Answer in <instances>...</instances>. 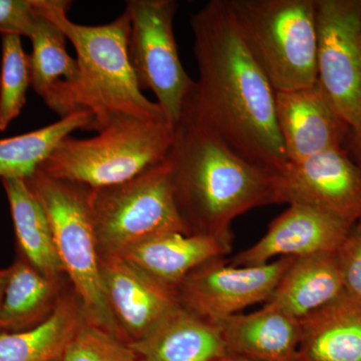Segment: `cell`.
<instances>
[{
    "label": "cell",
    "instance_id": "obj_26",
    "mask_svg": "<svg viewBox=\"0 0 361 361\" xmlns=\"http://www.w3.org/2000/svg\"><path fill=\"white\" fill-rule=\"evenodd\" d=\"M61 361H137L127 342L87 322L85 316L68 342Z\"/></svg>",
    "mask_w": 361,
    "mask_h": 361
},
{
    "label": "cell",
    "instance_id": "obj_3",
    "mask_svg": "<svg viewBox=\"0 0 361 361\" xmlns=\"http://www.w3.org/2000/svg\"><path fill=\"white\" fill-rule=\"evenodd\" d=\"M35 11L49 18L77 51L78 75L71 84L59 85L45 102L61 118L78 111L92 116L90 130L101 132L118 118L165 121L160 106L142 94L130 63V21L123 11L103 25H82L71 21V1L33 0Z\"/></svg>",
    "mask_w": 361,
    "mask_h": 361
},
{
    "label": "cell",
    "instance_id": "obj_19",
    "mask_svg": "<svg viewBox=\"0 0 361 361\" xmlns=\"http://www.w3.org/2000/svg\"><path fill=\"white\" fill-rule=\"evenodd\" d=\"M344 292L337 252L294 258L266 305L301 320Z\"/></svg>",
    "mask_w": 361,
    "mask_h": 361
},
{
    "label": "cell",
    "instance_id": "obj_25",
    "mask_svg": "<svg viewBox=\"0 0 361 361\" xmlns=\"http://www.w3.org/2000/svg\"><path fill=\"white\" fill-rule=\"evenodd\" d=\"M0 71V130L7 129L18 118L26 102V92L32 85L30 56L25 54L20 35H2Z\"/></svg>",
    "mask_w": 361,
    "mask_h": 361
},
{
    "label": "cell",
    "instance_id": "obj_10",
    "mask_svg": "<svg viewBox=\"0 0 361 361\" xmlns=\"http://www.w3.org/2000/svg\"><path fill=\"white\" fill-rule=\"evenodd\" d=\"M293 259L257 266H233L225 257L213 259L185 278L176 290L178 301L190 312L219 324L254 304L267 302Z\"/></svg>",
    "mask_w": 361,
    "mask_h": 361
},
{
    "label": "cell",
    "instance_id": "obj_2",
    "mask_svg": "<svg viewBox=\"0 0 361 361\" xmlns=\"http://www.w3.org/2000/svg\"><path fill=\"white\" fill-rule=\"evenodd\" d=\"M166 161L189 234L232 246L233 221L252 209L277 204L274 173L238 155L193 118L180 116Z\"/></svg>",
    "mask_w": 361,
    "mask_h": 361
},
{
    "label": "cell",
    "instance_id": "obj_29",
    "mask_svg": "<svg viewBox=\"0 0 361 361\" xmlns=\"http://www.w3.org/2000/svg\"><path fill=\"white\" fill-rule=\"evenodd\" d=\"M349 151L351 152L353 156L355 157L356 161L360 164L361 167V135H350L348 142Z\"/></svg>",
    "mask_w": 361,
    "mask_h": 361
},
{
    "label": "cell",
    "instance_id": "obj_24",
    "mask_svg": "<svg viewBox=\"0 0 361 361\" xmlns=\"http://www.w3.org/2000/svg\"><path fill=\"white\" fill-rule=\"evenodd\" d=\"M30 39L32 87L45 103L59 85L75 82L78 61L66 51V37L61 28L37 11Z\"/></svg>",
    "mask_w": 361,
    "mask_h": 361
},
{
    "label": "cell",
    "instance_id": "obj_22",
    "mask_svg": "<svg viewBox=\"0 0 361 361\" xmlns=\"http://www.w3.org/2000/svg\"><path fill=\"white\" fill-rule=\"evenodd\" d=\"M84 318L77 297L63 296L42 324L16 332H0V361H51L61 357Z\"/></svg>",
    "mask_w": 361,
    "mask_h": 361
},
{
    "label": "cell",
    "instance_id": "obj_4",
    "mask_svg": "<svg viewBox=\"0 0 361 361\" xmlns=\"http://www.w3.org/2000/svg\"><path fill=\"white\" fill-rule=\"evenodd\" d=\"M240 37L275 92L317 82L315 0H226Z\"/></svg>",
    "mask_w": 361,
    "mask_h": 361
},
{
    "label": "cell",
    "instance_id": "obj_21",
    "mask_svg": "<svg viewBox=\"0 0 361 361\" xmlns=\"http://www.w3.org/2000/svg\"><path fill=\"white\" fill-rule=\"evenodd\" d=\"M2 183L23 258L44 276L59 280L65 271L56 252L51 223L44 207L25 180H2Z\"/></svg>",
    "mask_w": 361,
    "mask_h": 361
},
{
    "label": "cell",
    "instance_id": "obj_20",
    "mask_svg": "<svg viewBox=\"0 0 361 361\" xmlns=\"http://www.w3.org/2000/svg\"><path fill=\"white\" fill-rule=\"evenodd\" d=\"M61 295L59 280L44 276L25 258L9 267L0 310V332L33 329L51 317Z\"/></svg>",
    "mask_w": 361,
    "mask_h": 361
},
{
    "label": "cell",
    "instance_id": "obj_11",
    "mask_svg": "<svg viewBox=\"0 0 361 361\" xmlns=\"http://www.w3.org/2000/svg\"><path fill=\"white\" fill-rule=\"evenodd\" d=\"M276 178L277 204H302L350 226L361 218V167L348 146L291 163Z\"/></svg>",
    "mask_w": 361,
    "mask_h": 361
},
{
    "label": "cell",
    "instance_id": "obj_15",
    "mask_svg": "<svg viewBox=\"0 0 361 361\" xmlns=\"http://www.w3.org/2000/svg\"><path fill=\"white\" fill-rule=\"evenodd\" d=\"M227 355L250 361H297L301 339L300 320L263 306L239 313L219 324Z\"/></svg>",
    "mask_w": 361,
    "mask_h": 361
},
{
    "label": "cell",
    "instance_id": "obj_32",
    "mask_svg": "<svg viewBox=\"0 0 361 361\" xmlns=\"http://www.w3.org/2000/svg\"><path fill=\"white\" fill-rule=\"evenodd\" d=\"M51 361H61V357L56 358V360H52Z\"/></svg>",
    "mask_w": 361,
    "mask_h": 361
},
{
    "label": "cell",
    "instance_id": "obj_23",
    "mask_svg": "<svg viewBox=\"0 0 361 361\" xmlns=\"http://www.w3.org/2000/svg\"><path fill=\"white\" fill-rule=\"evenodd\" d=\"M92 123L90 111H78L42 129L0 140V178L28 179L66 137L78 129L90 130Z\"/></svg>",
    "mask_w": 361,
    "mask_h": 361
},
{
    "label": "cell",
    "instance_id": "obj_13",
    "mask_svg": "<svg viewBox=\"0 0 361 361\" xmlns=\"http://www.w3.org/2000/svg\"><path fill=\"white\" fill-rule=\"evenodd\" d=\"M101 276L109 305L128 343L148 336L180 306L175 290L121 256H101Z\"/></svg>",
    "mask_w": 361,
    "mask_h": 361
},
{
    "label": "cell",
    "instance_id": "obj_14",
    "mask_svg": "<svg viewBox=\"0 0 361 361\" xmlns=\"http://www.w3.org/2000/svg\"><path fill=\"white\" fill-rule=\"evenodd\" d=\"M278 129L288 161L296 163L326 149L348 146L350 127L316 82L311 87L275 92Z\"/></svg>",
    "mask_w": 361,
    "mask_h": 361
},
{
    "label": "cell",
    "instance_id": "obj_18",
    "mask_svg": "<svg viewBox=\"0 0 361 361\" xmlns=\"http://www.w3.org/2000/svg\"><path fill=\"white\" fill-rule=\"evenodd\" d=\"M297 361H361V302L343 292L300 320Z\"/></svg>",
    "mask_w": 361,
    "mask_h": 361
},
{
    "label": "cell",
    "instance_id": "obj_6",
    "mask_svg": "<svg viewBox=\"0 0 361 361\" xmlns=\"http://www.w3.org/2000/svg\"><path fill=\"white\" fill-rule=\"evenodd\" d=\"M173 139L165 121L118 118L96 137L68 135L39 169L90 189L115 186L165 161Z\"/></svg>",
    "mask_w": 361,
    "mask_h": 361
},
{
    "label": "cell",
    "instance_id": "obj_9",
    "mask_svg": "<svg viewBox=\"0 0 361 361\" xmlns=\"http://www.w3.org/2000/svg\"><path fill=\"white\" fill-rule=\"evenodd\" d=\"M317 82L334 108L361 135V0H315Z\"/></svg>",
    "mask_w": 361,
    "mask_h": 361
},
{
    "label": "cell",
    "instance_id": "obj_27",
    "mask_svg": "<svg viewBox=\"0 0 361 361\" xmlns=\"http://www.w3.org/2000/svg\"><path fill=\"white\" fill-rule=\"evenodd\" d=\"M344 292L361 302V218L337 251Z\"/></svg>",
    "mask_w": 361,
    "mask_h": 361
},
{
    "label": "cell",
    "instance_id": "obj_12",
    "mask_svg": "<svg viewBox=\"0 0 361 361\" xmlns=\"http://www.w3.org/2000/svg\"><path fill=\"white\" fill-rule=\"evenodd\" d=\"M353 227L320 209L292 204L270 223L262 238L227 261L233 266H257L282 257L334 253Z\"/></svg>",
    "mask_w": 361,
    "mask_h": 361
},
{
    "label": "cell",
    "instance_id": "obj_5",
    "mask_svg": "<svg viewBox=\"0 0 361 361\" xmlns=\"http://www.w3.org/2000/svg\"><path fill=\"white\" fill-rule=\"evenodd\" d=\"M25 182L49 217L59 260L85 319L127 342L111 312L102 282L101 255L90 205V188L56 179L40 169Z\"/></svg>",
    "mask_w": 361,
    "mask_h": 361
},
{
    "label": "cell",
    "instance_id": "obj_1",
    "mask_svg": "<svg viewBox=\"0 0 361 361\" xmlns=\"http://www.w3.org/2000/svg\"><path fill=\"white\" fill-rule=\"evenodd\" d=\"M190 23L199 77L182 116L203 123L238 155L277 174L288 159L278 129L275 90L244 44L226 0H211Z\"/></svg>",
    "mask_w": 361,
    "mask_h": 361
},
{
    "label": "cell",
    "instance_id": "obj_30",
    "mask_svg": "<svg viewBox=\"0 0 361 361\" xmlns=\"http://www.w3.org/2000/svg\"><path fill=\"white\" fill-rule=\"evenodd\" d=\"M9 277V267L6 269L0 270V310H1L2 301H4V293H6V288L7 281Z\"/></svg>",
    "mask_w": 361,
    "mask_h": 361
},
{
    "label": "cell",
    "instance_id": "obj_28",
    "mask_svg": "<svg viewBox=\"0 0 361 361\" xmlns=\"http://www.w3.org/2000/svg\"><path fill=\"white\" fill-rule=\"evenodd\" d=\"M37 11L33 0H0V33L30 37Z\"/></svg>",
    "mask_w": 361,
    "mask_h": 361
},
{
    "label": "cell",
    "instance_id": "obj_7",
    "mask_svg": "<svg viewBox=\"0 0 361 361\" xmlns=\"http://www.w3.org/2000/svg\"><path fill=\"white\" fill-rule=\"evenodd\" d=\"M90 205L99 255H121L145 240L186 233L174 198L167 161L127 182L90 189Z\"/></svg>",
    "mask_w": 361,
    "mask_h": 361
},
{
    "label": "cell",
    "instance_id": "obj_16",
    "mask_svg": "<svg viewBox=\"0 0 361 361\" xmlns=\"http://www.w3.org/2000/svg\"><path fill=\"white\" fill-rule=\"evenodd\" d=\"M231 247L206 235L173 232L145 240L118 256L176 291L192 271L225 257Z\"/></svg>",
    "mask_w": 361,
    "mask_h": 361
},
{
    "label": "cell",
    "instance_id": "obj_8",
    "mask_svg": "<svg viewBox=\"0 0 361 361\" xmlns=\"http://www.w3.org/2000/svg\"><path fill=\"white\" fill-rule=\"evenodd\" d=\"M175 0H130V63L140 89L151 90L167 122L179 123L195 80L180 63L174 35Z\"/></svg>",
    "mask_w": 361,
    "mask_h": 361
},
{
    "label": "cell",
    "instance_id": "obj_17",
    "mask_svg": "<svg viewBox=\"0 0 361 361\" xmlns=\"http://www.w3.org/2000/svg\"><path fill=\"white\" fill-rule=\"evenodd\" d=\"M129 344L137 361H217L228 355L220 327L180 305Z\"/></svg>",
    "mask_w": 361,
    "mask_h": 361
},
{
    "label": "cell",
    "instance_id": "obj_31",
    "mask_svg": "<svg viewBox=\"0 0 361 361\" xmlns=\"http://www.w3.org/2000/svg\"><path fill=\"white\" fill-rule=\"evenodd\" d=\"M217 361H250L247 360H243V358L235 357V356H224V357L220 358L219 360Z\"/></svg>",
    "mask_w": 361,
    "mask_h": 361
}]
</instances>
